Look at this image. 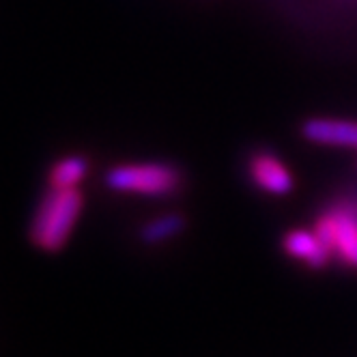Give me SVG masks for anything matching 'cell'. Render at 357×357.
<instances>
[{
    "label": "cell",
    "instance_id": "6da1fadb",
    "mask_svg": "<svg viewBox=\"0 0 357 357\" xmlns=\"http://www.w3.org/2000/svg\"><path fill=\"white\" fill-rule=\"evenodd\" d=\"M84 205V196L78 188H52L41 196L31 220L29 237L41 252H61L71 237Z\"/></svg>",
    "mask_w": 357,
    "mask_h": 357
},
{
    "label": "cell",
    "instance_id": "7a4b0ae2",
    "mask_svg": "<svg viewBox=\"0 0 357 357\" xmlns=\"http://www.w3.org/2000/svg\"><path fill=\"white\" fill-rule=\"evenodd\" d=\"M104 183L114 192L166 198V196H174L183 188V172L174 164H166V162L121 164L106 172Z\"/></svg>",
    "mask_w": 357,
    "mask_h": 357
},
{
    "label": "cell",
    "instance_id": "3957f363",
    "mask_svg": "<svg viewBox=\"0 0 357 357\" xmlns=\"http://www.w3.org/2000/svg\"><path fill=\"white\" fill-rule=\"evenodd\" d=\"M314 235L340 263L357 269V213L340 196L314 224Z\"/></svg>",
    "mask_w": 357,
    "mask_h": 357
},
{
    "label": "cell",
    "instance_id": "277c9868",
    "mask_svg": "<svg viewBox=\"0 0 357 357\" xmlns=\"http://www.w3.org/2000/svg\"><path fill=\"white\" fill-rule=\"evenodd\" d=\"M250 176H252V181L257 183V188H261L263 192L271 196H287L295 188L291 170L280 162L273 153H267V151L254 153L252 155Z\"/></svg>",
    "mask_w": 357,
    "mask_h": 357
},
{
    "label": "cell",
    "instance_id": "5b68a950",
    "mask_svg": "<svg viewBox=\"0 0 357 357\" xmlns=\"http://www.w3.org/2000/svg\"><path fill=\"white\" fill-rule=\"evenodd\" d=\"M301 136L314 144L357 149V123L344 119H308L301 125Z\"/></svg>",
    "mask_w": 357,
    "mask_h": 357
},
{
    "label": "cell",
    "instance_id": "8992f818",
    "mask_svg": "<svg viewBox=\"0 0 357 357\" xmlns=\"http://www.w3.org/2000/svg\"><path fill=\"white\" fill-rule=\"evenodd\" d=\"M282 245L291 257L305 261L310 269H323L331 261V252L321 243L314 231H291L284 235Z\"/></svg>",
    "mask_w": 357,
    "mask_h": 357
},
{
    "label": "cell",
    "instance_id": "52a82bcc",
    "mask_svg": "<svg viewBox=\"0 0 357 357\" xmlns=\"http://www.w3.org/2000/svg\"><path fill=\"white\" fill-rule=\"evenodd\" d=\"M185 226H188L185 215L172 211V213H164L155 220L146 222L140 228L138 237L144 245H155V243H164V241L174 239L176 235H181L185 231Z\"/></svg>",
    "mask_w": 357,
    "mask_h": 357
},
{
    "label": "cell",
    "instance_id": "ba28073f",
    "mask_svg": "<svg viewBox=\"0 0 357 357\" xmlns=\"http://www.w3.org/2000/svg\"><path fill=\"white\" fill-rule=\"evenodd\" d=\"M89 174V160L84 155H69L56 162L50 170L52 188H78Z\"/></svg>",
    "mask_w": 357,
    "mask_h": 357
},
{
    "label": "cell",
    "instance_id": "9c48e42d",
    "mask_svg": "<svg viewBox=\"0 0 357 357\" xmlns=\"http://www.w3.org/2000/svg\"><path fill=\"white\" fill-rule=\"evenodd\" d=\"M347 202H349V207L357 213V190H351V192H347L344 196H342Z\"/></svg>",
    "mask_w": 357,
    "mask_h": 357
}]
</instances>
